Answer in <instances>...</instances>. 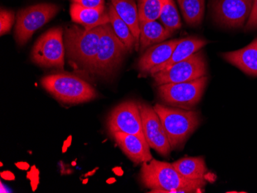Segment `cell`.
Segmentation results:
<instances>
[{
    "instance_id": "6da1fadb",
    "label": "cell",
    "mask_w": 257,
    "mask_h": 193,
    "mask_svg": "<svg viewBox=\"0 0 257 193\" xmlns=\"http://www.w3.org/2000/svg\"><path fill=\"white\" fill-rule=\"evenodd\" d=\"M140 181L153 193L203 192L205 179L193 180L179 173L172 163L155 158L144 162L140 169Z\"/></svg>"
},
{
    "instance_id": "7a4b0ae2",
    "label": "cell",
    "mask_w": 257,
    "mask_h": 193,
    "mask_svg": "<svg viewBox=\"0 0 257 193\" xmlns=\"http://www.w3.org/2000/svg\"><path fill=\"white\" fill-rule=\"evenodd\" d=\"M101 33L102 26L89 31L70 26L65 32V50L68 59L81 70L93 74Z\"/></svg>"
},
{
    "instance_id": "3957f363",
    "label": "cell",
    "mask_w": 257,
    "mask_h": 193,
    "mask_svg": "<svg viewBox=\"0 0 257 193\" xmlns=\"http://www.w3.org/2000/svg\"><path fill=\"white\" fill-rule=\"evenodd\" d=\"M165 129L172 149H180L200 126V112L190 109L172 108L163 105L154 106Z\"/></svg>"
},
{
    "instance_id": "277c9868",
    "label": "cell",
    "mask_w": 257,
    "mask_h": 193,
    "mask_svg": "<svg viewBox=\"0 0 257 193\" xmlns=\"http://www.w3.org/2000/svg\"><path fill=\"white\" fill-rule=\"evenodd\" d=\"M41 84L56 99L68 104L86 103L97 96L94 88L73 75L60 73L45 76Z\"/></svg>"
},
{
    "instance_id": "5b68a950",
    "label": "cell",
    "mask_w": 257,
    "mask_h": 193,
    "mask_svg": "<svg viewBox=\"0 0 257 193\" xmlns=\"http://www.w3.org/2000/svg\"><path fill=\"white\" fill-rule=\"evenodd\" d=\"M127 52L126 47L115 35L110 24L102 26L94 74L110 76L117 70Z\"/></svg>"
},
{
    "instance_id": "8992f818",
    "label": "cell",
    "mask_w": 257,
    "mask_h": 193,
    "mask_svg": "<svg viewBox=\"0 0 257 193\" xmlns=\"http://www.w3.org/2000/svg\"><path fill=\"white\" fill-rule=\"evenodd\" d=\"M207 83L206 76L193 81L161 85L158 86L159 96L170 106L191 109L200 103Z\"/></svg>"
},
{
    "instance_id": "52a82bcc",
    "label": "cell",
    "mask_w": 257,
    "mask_h": 193,
    "mask_svg": "<svg viewBox=\"0 0 257 193\" xmlns=\"http://www.w3.org/2000/svg\"><path fill=\"white\" fill-rule=\"evenodd\" d=\"M65 50L63 29H50L35 43L31 59L38 66L63 70Z\"/></svg>"
},
{
    "instance_id": "ba28073f",
    "label": "cell",
    "mask_w": 257,
    "mask_h": 193,
    "mask_svg": "<svg viewBox=\"0 0 257 193\" xmlns=\"http://www.w3.org/2000/svg\"><path fill=\"white\" fill-rule=\"evenodd\" d=\"M207 75V64L201 50L189 58L179 62L153 75L157 86L167 83L193 81Z\"/></svg>"
},
{
    "instance_id": "9c48e42d",
    "label": "cell",
    "mask_w": 257,
    "mask_h": 193,
    "mask_svg": "<svg viewBox=\"0 0 257 193\" xmlns=\"http://www.w3.org/2000/svg\"><path fill=\"white\" fill-rule=\"evenodd\" d=\"M58 12L59 7L50 4H37L20 10L15 30L17 43L20 46L26 44L35 32L46 25Z\"/></svg>"
},
{
    "instance_id": "30bf717a",
    "label": "cell",
    "mask_w": 257,
    "mask_h": 193,
    "mask_svg": "<svg viewBox=\"0 0 257 193\" xmlns=\"http://www.w3.org/2000/svg\"><path fill=\"white\" fill-rule=\"evenodd\" d=\"M106 126L109 134L125 132L138 135L139 137L147 141L140 106L135 101H125L114 108L108 116Z\"/></svg>"
},
{
    "instance_id": "8fae6325",
    "label": "cell",
    "mask_w": 257,
    "mask_h": 193,
    "mask_svg": "<svg viewBox=\"0 0 257 193\" xmlns=\"http://www.w3.org/2000/svg\"><path fill=\"white\" fill-rule=\"evenodd\" d=\"M252 3L253 0H213L215 21L226 28H242L249 20Z\"/></svg>"
},
{
    "instance_id": "7c38bea8",
    "label": "cell",
    "mask_w": 257,
    "mask_h": 193,
    "mask_svg": "<svg viewBox=\"0 0 257 193\" xmlns=\"http://www.w3.org/2000/svg\"><path fill=\"white\" fill-rule=\"evenodd\" d=\"M139 106L144 135L149 145L163 156H168L172 151L171 145L158 114L150 105L140 103Z\"/></svg>"
},
{
    "instance_id": "4fadbf2b",
    "label": "cell",
    "mask_w": 257,
    "mask_h": 193,
    "mask_svg": "<svg viewBox=\"0 0 257 193\" xmlns=\"http://www.w3.org/2000/svg\"><path fill=\"white\" fill-rule=\"evenodd\" d=\"M110 135L121 150L134 163L143 164L153 159L148 142L138 135L122 132H113Z\"/></svg>"
},
{
    "instance_id": "5bb4252c",
    "label": "cell",
    "mask_w": 257,
    "mask_h": 193,
    "mask_svg": "<svg viewBox=\"0 0 257 193\" xmlns=\"http://www.w3.org/2000/svg\"><path fill=\"white\" fill-rule=\"evenodd\" d=\"M180 39L163 42L147 49L137 63V69L144 74H149L154 68L167 62L171 57L173 50Z\"/></svg>"
},
{
    "instance_id": "9a60e30c",
    "label": "cell",
    "mask_w": 257,
    "mask_h": 193,
    "mask_svg": "<svg viewBox=\"0 0 257 193\" xmlns=\"http://www.w3.org/2000/svg\"><path fill=\"white\" fill-rule=\"evenodd\" d=\"M221 56L245 74L257 77V38L244 48L222 53Z\"/></svg>"
},
{
    "instance_id": "2e32d148",
    "label": "cell",
    "mask_w": 257,
    "mask_h": 193,
    "mask_svg": "<svg viewBox=\"0 0 257 193\" xmlns=\"http://www.w3.org/2000/svg\"><path fill=\"white\" fill-rule=\"evenodd\" d=\"M70 16L74 23L83 26L87 31L109 24V14L105 10V7L92 9L77 4H72Z\"/></svg>"
},
{
    "instance_id": "e0dca14e",
    "label": "cell",
    "mask_w": 257,
    "mask_h": 193,
    "mask_svg": "<svg viewBox=\"0 0 257 193\" xmlns=\"http://www.w3.org/2000/svg\"><path fill=\"white\" fill-rule=\"evenodd\" d=\"M207 40L199 37H190L187 38L180 39V41L173 50L171 57L165 63L154 68L152 70L150 74L153 75L161 70H165L167 68L183 61L189 58L192 55L201 50L207 44Z\"/></svg>"
},
{
    "instance_id": "ac0fdd59",
    "label": "cell",
    "mask_w": 257,
    "mask_h": 193,
    "mask_svg": "<svg viewBox=\"0 0 257 193\" xmlns=\"http://www.w3.org/2000/svg\"><path fill=\"white\" fill-rule=\"evenodd\" d=\"M174 32L166 28L157 21L140 20V51L145 52L154 45L163 43Z\"/></svg>"
},
{
    "instance_id": "d6986e66",
    "label": "cell",
    "mask_w": 257,
    "mask_h": 193,
    "mask_svg": "<svg viewBox=\"0 0 257 193\" xmlns=\"http://www.w3.org/2000/svg\"><path fill=\"white\" fill-rule=\"evenodd\" d=\"M121 19L128 25L135 38V50H140V16L134 0H110Z\"/></svg>"
},
{
    "instance_id": "ffe728a7",
    "label": "cell",
    "mask_w": 257,
    "mask_h": 193,
    "mask_svg": "<svg viewBox=\"0 0 257 193\" xmlns=\"http://www.w3.org/2000/svg\"><path fill=\"white\" fill-rule=\"evenodd\" d=\"M172 165L179 173L189 179H205L208 172L203 156L184 157L173 162Z\"/></svg>"
},
{
    "instance_id": "44dd1931",
    "label": "cell",
    "mask_w": 257,
    "mask_h": 193,
    "mask_svg": "<svg viewBox=\"0 0 257 193\" xmlns=\"http://www.w3.org/2000/svg\"><path fill=\"white\" fill-rule=\"evenodd\" d=\"M109 17V24L112 27L115 35L125 45L128 52H132L135 49V38L131 29L125 22L118 15L112 4L109 6L107 10Z\"/></svg>"
},
{
    "instance_id": "7402d4cb",
    "label": "cell",
    "mask_w": 257,
    "mask_h": 193,
    "mask_svg": "<svg viewBox=\"0 0 257 193\" xmlns=\"http://www.w3.org/2000/svg\"><path fill=\"white\" fill-rule=\"evenodd\" d=\"M185 22L190 27L202 24L205 13V0H177Z\"/></svg>"
},
{
    "instance_id": "603a6c76",
    "label": "cell",
    "mask_w": 257,
    "mask_h": 193,
    "mask_svg": "<svg viewBox=\"0 0 257 193\" xmlns=\"http://www.w3.org/2000/svg\"><path fill=\"white\" fill-rule=\"evenodd\" d=\"M159 20L171 31H176L181 27V20L174 0H163Z\"/></svg>"
},
{
    "instance_id": "cb8c5ba5",
    "label": "cell",
    "mask_w": 257,
    "mask_h": 193,
    "mask_svg": "<svg viewBox=\"0 0 257 193\" xmlns=\"http://www.w3.org/2000/svg\"><path fill=\"white\" fill-rule=\"evenodd\" d=\"M163 0H137L140 20L157 21L160 18Z\"/></svg>"
},
{
    "instance_id": "d4e9b609",
    "label": "cell",
    "mask_w": 257,
    "mask_h": 193,
    "mask_svg": "<svg viewBox=\"0 0 257 193\" xmlns=\"http://www.w3.org/2000/svg\"><path fill=\"white\" fill-rule=\"evenodd\" d=\"M14 22V12L1 9V13H0V33H1V36L5 35L10 31Z\"/></svg>"
},
{
    "instance_id": "484cf974",
    "label": "cell",
    "mask_w": 257,
    "mask_h": 193,
    "mask_svg": "<svg viewBox=\"0 0 257 193\" xmlns=\"http://www.w3.org/2000/svg\"><path fill=\"white\" fill-rule=\"evenodd\" d=\"M257 30V0H253L252 3V11L249 20L246 22V25L244 27V31L251 32Z\"/></svg>"
},
{
    "instance_id": "4316f807",
    "label": "cell",
    "mask_w": 257,
    "mask_h": 193,
    "mask_svg": "<svg viewBox=\"0 0 257 193\" xmlns=\"http://www.w3.org/2000/svg\"><path fill=\"white\" fill-rule=\"evenodd\" d=\"M73 4H77L87 8H103L104 0H72Z\"/></svg>"
}]
</instances>
